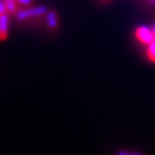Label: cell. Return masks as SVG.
I'll return each mask as SVG.
<instances>
[{
	"label": "cell",
	"mask_w": 155,
	"mask_h": 155,
	"mask_svg": "<svg viewBox=\"0 0 155 155\" xmlns=\"http://www.w3.org/2000/svg\"><path fill=\"white\" fill-rule=\"evenodd\" d=\"M16 1H17V0H16Z\"/></svg>",
	"instance_id": "5bb4252c"
},
{
	"label": "cell",
	"mask_w": 155,
	"mask_h": 155,
	"mask_svg": "<svg viewBox=\"0 0 155 155\" xmlns=\"http://www.w3.org/2000/svg\"><path fill=\"white\" fill-rule=\"evenodd\" d=\"M149 1H150L152 5H155V0H149Z\"/></svg>",
	"instance_id": "30bf717a"
},
{
	"label": "cell",
	"mask_w": 155,
	"mask_h": 155,
	"mask_svg": "<svg viewBox=\"0 0 155 155\" xmlns=\"http://www.w3.org/2000/svg\"><path fill=\"white\" fill-rule=\"evenodd\" d=\"M7 12V7H5V2L3 0H0V15L5 14Z\"/></svg>",
	"instance_id": "ba28073f"
},
{
	"label": "cell",
	"mask_w": 155,
	"mask_h": 155,
	"mask_svg": "<svg viewBox=\"0 0 155 155\" xmlns=\"http://www.w3.org/2000/svg\"><path fill=\"white\" fill-rule=\"evenodd\" d=\"M152 30H153V34H154V39H155V27L152 29Z\"/></svg>",
	"instance_id": "8fae6325"
},
{
	"label": "cell",
	"mask_w": 155,
	"mask_h": 155,
	"mask_svg": "<svg viewBox=\"0 0 155 155\" xmlns=\"http://www.w3.org/2000/svg\"><path fill=\"white\" fill-rule=\"evenodd\" d=\"M102 1H104V2H108V1H109V0H102Z\"/></svg>",
	"instance_id": "7c38bea8"
},
{
	"label": "cell",
	"mask_w": 155,
	"mask_h": 155,
	"mask_svg": "<svg viewBox=\"0 0 155 155\" xmlns=\"http://www.w3.org/2000/svg\"><path fill=\"white\" fill-rule=\"evenodd\" d=\"M147 57L151 63H155V40L148 45V51H147Z\"/></svg>",
	"instance_id": "52a82bcc"
},
{
	"label": "cell",
	"mask_w": 155,
	"mask_h": 155,
	"mask_svg": "<svg viewBox=\"0 0 155 155\" xmlns=\"http://www.w3.org/2000/svg\"><path fill=\"white\" fill-rule=\"evenodd\" d=\"M3 1H5V2H8V1H10V0H3Z\"/></svg>",
	"instance_id": "4fadbf2b"
},
{
	"label": "cell",
	"mask_w": 155,
	"mask_h": 155,
	"mask_svg": "<svg viewBox=\"0 0 155 155\" xmlns=\"http://www.w3.org/2000/svg\"><path fill=\"white\" fill-rule=\"evenodd\" d=\"M15 17H16L17 21H26L27 18H29V13H28V10L27 9H18L17 10V12L15 13Z\"/></svg>",
	"instance_id": "8992f818"
},
{
	"label": "cell",
	"mask_w": 155,
	"mask_h": 155,
	"mask_svg": "<svg viewBox=\"0 0 155 155\" xmlns=\"http://www.w3.org/2000/svg\"><path fill=\"white\" fill-rule=\"evenodd\" d=\"M17 2L23 5H30L34 2V0H17Z\"/></svg>",
	"instance_id": "9c48e42d"
},
{
	"label": "cell",
	"mask_w": 155,
	"mask_h": 155,
	"mask_svg": "<svg viewBox=\"0 0 155 155\" xmlns=\"http://www.w3.org/2000/svg\"><path fill=\"white\" fill-rule=\"evenodd\" d=\"M9 36V13L0 15V41H5Z\"/></svg>",
	"instance_id": "7a4b0ae2"
},
{
	"label": "cell",
	"mask_w": 155,
	"mask_h": 155,
	"mask_svg": "<svg viewBox=\"0 0 155 155\" xmlns=\"http://www.w3.org/2000/svg\"><path fill=\"white\" fill-rule=\"evenodd\" d=\"M46 23H48V27L51 31H56L58 29V17L56 11L52 10L48 13L46 15Z\"/></svg>",
	"instance_id": "3957f363"
},
{
	"label": "cell",
	"mask_w": 155,
	"mask_h": 155,
	"mask_svg": "<svg viewBox=\"0 0 155 155\" xmlns=\"http://www.w3.org/2000/svg\"><path fill=\"white\" fill-rule=\"evenodd\" d=\"M17 1L16 0H10L8 2H5V7H7V12L9 14H15L18 10V7H17Z\"/></svg>",
	"instance_id": "5b68a950"
},
{
	"label": "cell",
	"mask_w": 155,
	"mask_h": 155,
	"mask_svg": "<svg viewBox=\"0 0 155 155\" xmlns=\"http://www.w3.org/2000/svg\"><path fill=\"white\" fill-rule=\"evenodd\" d=\"M135 37L141 44H143V45H150V44L155 40L153 30H151L150 28L144 27V26L136 28Z\"/></svg>",
	"instance_id": "6da1fadb"
},
{
	"label": "cell",
	"mask_w": 155,
	"mask_h": 155,
	"mask_svg": "<svg viewBox=\"0 0 155 155\" xmlns=\"http://www.w3.org/2000/svg\"><path fill=\"white\" fill-rule=\"evenodd\" d=\"M28 13L30 17H40L43 16L48 12V8L45 5H40V7H32L28 8Z\"/></svg>",
	"instance_id": "277c9868"
}]
</instances>
